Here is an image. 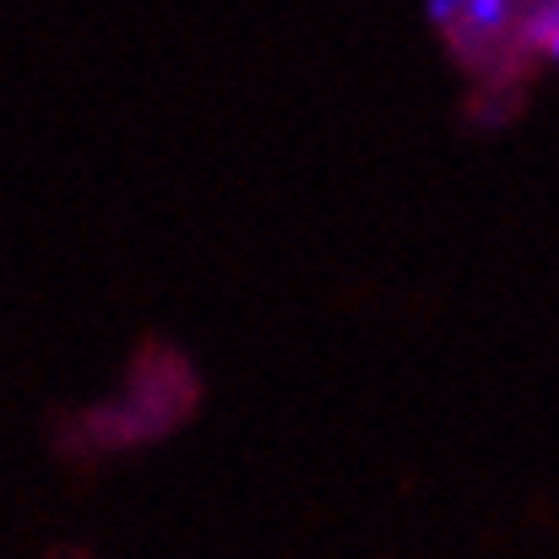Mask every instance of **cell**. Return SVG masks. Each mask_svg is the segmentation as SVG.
Returning a JSON list of instances; mask_svg holds the SVG:
<instances>
[{"label":"cell","mask_w":559,"mask_h":559,"mask_svg":"<svg viewBox=\"0 0 559 559\" xmlns=\"http://www.w3.org/2000/svg\"><path fill=\"white\" fill-rule=\"evenodd\" d=\"M511 22H516V0H467L462 16L445 27V38H451L456 55H467V49L500 44V38L511 33Z\"/></svg>","instance_id":"cell-1"},{"label":"cell","mask_w":559,"mask_h":559,"mask_svg":"<svg viewBox=\"0 0 559 559\" xmlns=\"http://www.w3.org/2000/svg\"><path fill=\"white\" fill-rule=\"evenodd\" d=\"M462 5H467V0H424V11H429V22H435L440 33H445V27L462 16Z\"/></svg>","instance_id":"cell-2"},{"label":"cell","mask_w":559,"mask_h":559,"mask_svg":"<svg viewBox=\"0 0 559 559\" xmlns=\"http://www.w3.org/2000/svg\"><path fill=\"white\" fill-rule=\"evenodd\" d=\"M538 49H544V55H549V60L559 66V22L549 27V33H544V38H538Z\"/></svg>","instance_id":"cell-3"}]
</instances>
